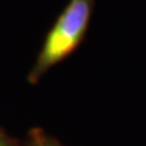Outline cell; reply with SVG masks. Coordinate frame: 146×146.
Here are the masks:
<instances>
[{"instance_id":"1","label":"cell","mask_w":146,"mask_h":146,"mask_svg":"<svg viewBox=\"0 0 146 146\" xmlns=\"http://www.w3.org/2000/svg\"><path fill=\"white\" fill-rule=\"evenodd\" d=\"M91 9L93 0H71L48 33L34 68V77L62 61L78 46L88 28Z\"/></svg>"},{"instance_id":"2","label":"cell","mask_w":146,"mask_h":146,"mask_svg":"<svg viewBox=\"0 0 146 146\" xmlns=\"http://www.w3.org/2000/svg\"><path fill=\"white\" fill-rule=\"evenodd\" d=\"M0 146H6V144L4 143V141H3V139H1V138H0Z\"/></svg>"},{"instance_id":"3","label":"cell","mask_w":146,"mask_h":146,"mask_svg":"<svg viewBox=\"0 0 146 146\" xmlns=\"http://www.w3.org/2000/svg\"><path fill=\"white\" fill-rule=\"evenodd\" d=\"M45 146H52V145H49V144H46V145H45Z\"/></svg>"}]
</instances>
